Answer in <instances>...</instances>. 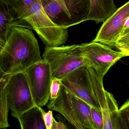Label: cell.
I'll list each match as a JSON object with an SVG mask.
<instances>
[{
	"label": "cell",
	"instance_id": "1",
	"mask_svg": "<svg viewBox=\"0 0 129 129\" xmlns=\"http://www.w3.org/2000/svg\"><path fill=\"white\" fill-rule=\"evenodd\" d=\"M42 59L33 31L22 27L13 28L4 46L0 48V74L24 72Z\"/></svg>",
	"mask_w": 129,
	"mask_h": 129
},
{
	"label": "cell",
	"instance_id": "2",
	"mask_svg": "<svg viewBox=\"0 0 129 129\" xmlns=\"http://www.w3.org/2000/svg\"><path fill=\"white\" fill-rule=\"evenodd\" d=\"M47 15L58 27L68 28L88 21L90 0H41Z\"/></svg>",
	"mask_w": 129,
	"mask_h": 129
},
{
	"label": "cell",
	"instance_id": "3",
	"mask_svg": "<svg viewBox=\"0 0 129 129\" xmlns=\"http://www.w3.org/2000/svg\"><path fill=\"white\" fill-rule=\"evenodd\" d=\"M43 58L50 65L53 78L61 79L72 71L87 65L82 44L46 47Z\"/></svg>",
	"mask_w": 129,
	"mask_h": 129
},
{
	"label": "cell",
	"instance_id": "4",
	"mask_svg": "<svg viewBox=\"0 0 129 129\" xmlns=\"http://www.w3.org/2000/svg\"><path fill=\"white\" fill-rule=\"evenodd\" d=\"M22 18L29 22L46 47L60 46L68 40V28L59 27L51 20L43 8L41 0L35 3Z\"/></svg>",
	"mask_w": 129,
	"mask_h": 129
},
{
	"label": "cell",
	"instance_id": "5",
	"mask_svg": "<svg viewBox=\"0 0 129 129\" xmlns=\"http://www.w3.org/2000/svg\"><path fill=\"white\" fill-rule=\"evenodd\" d=\"M5 89L7 104L13 117L18 119L36 105L24 72L9 74Z\"/></svg>",
	"mask_w": 129,
	"mask_h": 129
},
{
	"label": "cell",
	"instance_id": "6",
	"mask_svg": "<svg viewBox=\"0 0 129 129\" xmlns=\"http://www.w3.org/2000/svg\"><path fill=\"white\" fill-rule=\"evenodd\" d=\"M24 72L27 78L35 103L41 107L45 106L50 97L53 79L49 62L43 59Z\"/></svg>",
	"mask_w": 129,
	"mask_h": 129
},
{
	"label": "cell",
	"instance_id": "7",
	"mask_svg": "<svg viewBox=\"0 0 129 129\" xmlns=\"http://www.w3.org/2000/svg\"><path fill=\"white\" fill-rule=\"evenodd\" d=\"M82 44L87 65L93 67L103 77L117 61L127 56L122 51L114 50L99 42L92 41Z\"/></svg>",
	"mask_w": 129,
	"mask_h": 129
},
{
	"label": "cell",
	"instance_id": "8",
	"mask_svg": "<svg viewBox=\"0 0 129 129\" xmlns=\"http://www.w3.org/2000/svg\"><path fill=\"white\" fill-rule=\"evenodd\" d=\"M60 80L62 84L72 93L92 107L102 110L93 92L86 65L72 71Z\"/></svg>",
	"mask_w": 129,
	"mask_h": 129
},
{
	"label": "cell",
	"instance_id": "9",
	"mask_svg": "<svg viewBox=\"0 0 129 129\" xmlns=\"http://www.w3.org/2000/svg\"><path fill=\"white\" fill-rule=\"evenodd\" d=\"M129 16V1L117 9L103 22L93 42L109 46L115 47L124 29L126 20Z\"/></svg>",
	"mask_w": 129,
	"mask_h": 129
},
{
	"label": "cell",
	"instance_id": "10",
	"mask_svg": "<svg viewBox=\"0 0 129 129\" xmlns=\"http://www.w3.org/2000/svg\"><path fill=\"white\" fill-rule=\"evenodd\" d=\"M15 27L33 30L29 22L21 18L4 0H0V48L4 46L12 28Z\"/></svg>",
	"mask_w": 129,
	"mask_h": 129
},
{
	"label": "cell",
	"instance_id": "11",
	"mask_svg": "<svg viewBox=\"0 0 129 129\" xmlns=\"http://www.w3.org/2000/svg\"><path fill=\"white\" fill-rule=\"evenodd\" d=\"M47 108L61 114L66 120L76 128L84 129L78 118L72 103L71 92L61 83L56 99L50 101Z\"/></svg>",
	"mask_w": 129,
	"mask_h": 129
},
{
	"label": "cell",
	"instance_id": "12",
	"mask_svg": "<svg viewBox=\"0 0 129 129\" xmlns=\"http://www.w3.org/2000/svg\"><path fill=\"white\" fill-rule=\"evenodd\" d=\"M106 105L102 110L103 129H122L120 122L118 105L112 94L105 90Z\"/></svg>",
	"mask_w": 129,
	"mask_h": 129
},
{
	"label": "cell",
	"instance_id": "13",
	"mask_svg": "<svg viewBox=\"0 0 129 129\" xmlns=\"http://www.w3.org/2000/svg\"><path fill=\"white\" fill-rule=\"evenodd\" d=\"M117 10L114 0H90L88 20L96 24L103 22Z\"/></svg>",
	"mask_w": 129,
	"mask_h": 129
},
{
	"label": "cell",
	"instance_id": "14",
	"mask_svg": "<svg viewBox=\"0 0 129 129\" xmlns=\"http://www.w3.org/2000/svg\"><path fill=\"white\" fill-rule=\"evenodd\" d=\"M40 106L35 105L24 112L18 118L22 129H46L43 112Z\"/></svg>",
	"mask_w": 129,
	"mask_h": 129
},
{
	"label": "cell",
	"instance_id": "15",
	"mask_svg": "<svg viewBox=\"0 0 129 129\" xmlns=\"http://www.w3.org/2000/svg\"><path fill=\"white\" fill-rule=\"evenodd\" d=\"M71 93L76 114L84 129H95L92 118L91 106L71 92Z\"/></svg>",
	"mask_w": 129,
	"mask_h": 129
},
{
	"label": "cell",
	"instance_id": "16",
	"mask_svg": "<svg viewBox=\"0 0 129 129\" xmlns=\"http://www.w3.org/2000/svg\"><path fill=\"white\" fill-rule=\"evenodd\" d=\"M86 66L88 68L93 92L101 106V109L102 110L106 105L105 90L103 87V81L104 77L93 67L89 65Z\"/></svg>",
	"mask_w": 129,
	"mask_h": 129
},
{
	"label": "cell",
	"instance_id": "17",
	"mask_svg": "<svg viewBox=\"0 0 129 129\" xmlns=\"http://www.w3.org/2000/svg\"><path fill=\"white\" fill-rule=\"evenodd\" d=\"M9 74H0V128L6 129L10 126L8 122L9 108L6 95V84Z\"/></svg>",
	"mask_w": 129,
	"mask_h": 129
},
{
	"label": "cell",
	"instance_id": "18",
	"mask_svg": "<svg viewBox=\"0 0 129 129\" xmlns=\"http://www.w3.org/2000/svg\"><path fill=\"white\" fill-rule=\"evenodd\" d=\"M18 13L22 18L25 13L38 0H4Z\"/></svg>",
	"mask_w": 129,
	"mask_h": 129
},
{
	"label": "cell",
	"instance_id": "19",
	"mask_svg": "<svg viewBox=\"0 0 129 129\" xmlns=\"http://www.w3.org/2000/svg\"><path fill=\"white\" fill-rule=\"evenodd\" d=\"M119 114L122 129H129V100L120 108Z\"/></svg>",
	"mask_w": 129,
	"mask_h": 129
},
{
	"label": "cell",
	"instance_id": "20",
	"mask_svg": "<svg viewBox=\"0 0 129 129\" xmlns=\"http://www.w3.org/2000/svg\"><path fill=\"white\" fill-rule=\"evenodd\" d=\"M92 118L95 129H103V118L102 110L91 106Z\"/></svg>",
	"mask_w": 129,
	"mask_h": 129
},
{
	"label": "cell",
	"instance_id": "21",
	"mask_svg": "<svg viewBox=\"0 0 129 129\" xmlns=\"http://www.w3.org/2000/svg\"><path fill=\"white\" fill-rule=\"evenodd\" d=\"M115 47L129 56V34L120 37L116 42Z\"/></svg>",
	"mask_w": 129,
	"mask_h": 129
},
{
	"label": "cell",
	"instance_id": "22",
	"mask_svg": "<svg viewBox=\"0 0 129 129\" xmlns=\"http://www.w3.org/2000/svg\"><path fill=\"white\" fill-rule=\"evenodd\" d=\"M61 81L60 79L53 78L52 80L50 87V100L52 101L57 98L61 87Z\"/></svg>",
	"mask_w": 129,
	"mask_h": 129
},
{
	"label": "cell",
	"instance_id": "23",
	"mask_svg": "<svg viewBox=\"0 0 129 129\" xmlns=\"http://www.w3.org/2000/svg\"><path fill=\"white\" fill-rule=\"evenodd\" d=\"M44 120L46 129H52L53 122V116L52 110H49L46 112L44 110L43 112Z\"/></svg>",
	"mask_w": 129,
	"mask_h": 129
},
{
	"label": "cell",
	"instance_id": "24",
	"mask_svg": "<svg viewBox=\"0 0 129 129\" xmlns=\"http://www.w3.org/2000/svg\"><path fill=\"white\" fill-rule=\"evenodd\" d=\"M67 127L63 122L57 121L53 118L52 129H66Z\"/></svg>",
	"mask_w": 129,
	"mask_h": 129
},
{
	"label": "cell",
	"instance_id": "25",
	"mask_svg": "<svg viewBox=\"0 0 129 129\" xmlns=\"http://www.w3.org/2000/svg\"><path fill=\"white\" fill-rule=\"evenodd\" d=\"M128 34H129V27L126 28V29H124V30L122 34H121V36L120 37Z\"/></svg>",
	"mask_w": 129,
	"mask_h": 129
},
{
	"label": "cell",
	"instance_id": "26",
	"mask_svg": "<svg viewBox=\"0 0 129 129\" xmlns=\"http://www.w3.org/2000/svg\"><path fill=\"white\" fill-rule=\"evenodd\" d=\"M129 27V16L127 19L126 20V22L125 23V24H124V29H126V28H128Z\"/></svg>",
	"mask_w": 129,
	"mask_h": 129
}]
</instances>
